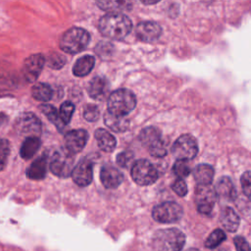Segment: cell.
I'll return each mask as SVG.
<instances>
[{
  "label": "cell",
  "mask_w": 251,
  "mask_h": 251,
  "mask_svg": "<svg viewBox=\"0 0 251 251\" xmlns=\"http://www.w3.org/2000/svg\"><path fill=\"white\" fill-rule=\"evenodd\" d=\"M100 32L111 39H122L131 30L132 24L129 18L123 14H107L99 20Z\"/></svg>",
  "instance_id": "cell-1"
},
{
  "label": "cell",
  "mask_w": 251,
  "mask_h": 251,
  "mask_svg": "<svg viewBox=\"0 0 251 251\" xmlns=\"http://www.w3.org/2000/svg\"><path fill=\"white\" fill-rule=\"evenodd\" d=\"M184 244V233L175 227L159 229L152 237L154 251H180Z\"/></svg>",
  "instance_id": "cell-2"
},
{
  "label": "cell",
  "mask_w": 251,
  "mask_h": 251,
  "mask_svg": "<svg viewBox=\"0 0 251 251\" xmlns=\"http://www.w3.org/2000/svg\"><path fill=\"white\" fill-rule=\"evenodd\" d=\"M136 106V97L133 92L128 89L121 88L113 91L108 99V112L126 116L129 114Z\"/></svg>",
  "instance_id": "cell-3"
},
{
  "label": "cell",
  "mask_w": 251,
  "mask_h": 251,
  "mask_svg": "<svg viewBox=\"0 0 251 251\" xmlns=\"http://www.w3.org/2000/svg\"><path fill=\"white\" fill-rule=\"evenodd\" d=\"M90 40L87 30L81 27H72L61 37L60 48L69 54L79 53L85 49Z\"/></svg>",
  "instance_id": "cell-4"
},
{
  "label": "cell",
  "mask_w": 251,
  "mask_h": 251,
  "mask_svg": "<svg viewBox=\"0 0 251 251\" xmlns=\"http://www.w3.org/2000/svg\"><path fill=\"white\" fill-rule=\"evenodd\" d=\"M140 142L148 148L149 153L153 157L162 158L167 155V149L162 139L160 130L155 126L143 128L139 133Z\"/></svg>",
  "instance_id": "cell-5"
},
{
  "label": "cell",
  "mask_w": 251,
  "mask_h": 251,
  "mask_svg": "<svg viewBox=\"0 0 251 251\" xmlns=\"http://www.w3.org/2000/svg\"><path fill=\"white\" fill-rule=\"evenodd\" d=\"M159 174L154 165L149 161L140 159L131 167V177L139 185H150L158 179Z\"/></svg>",
  "instance_id": "cell-6"
},
{
  "label": "cell",
  "mask_w": 251,
  "mask_h": 251,
  "mask_svg": "<svg viewBox=\"0 0 251 251\" xmlns=\"http://www.w3.org/2000/svg\"><path fill=\"white\" fill-rule=\"evenodd\" d=\"M183 215V210L179 204L168 201L155 206L152 210V217L155 221L163 224L176 223Z\"/></svg>",
  "instance_id": "cell-7"
},
{
  "label": "cell",
  "mask_w": 251,
  "mask_h": 251,
  "mask_svg": "<svg viewBox=\"0 0 251 251\" xmlns=\"http://www.w3.org/2000/svg\"><path fill=\"white\" fill-rule=\"evenodd\" d=\"M172 153L176 160L187 161L193 159L198 153L196 139L190 134L180 135L173 144Z\"/></svg>",
  "instance_id": "cell-8"
},
{
  "label": "cell",
  "mask_w": 251,
  "mask_h": 251,
  "mask_svg": "<svg viewBox=\"0 0 251 251\" xmlns=\"http://www.w3.org/2000/svg\"><path fill=\"white\" fill-rule=\"evenodd\" d=\"M15 128L21 135L26 137H38L41 132V124L34 114L25 112L17 118Z\"/></svg>",
  "instance_id": "cell-9"
},
{
  "label": "cell",
  "mask_w": 251,
  "mask_h": 251,
  "mask_svg": "<svg viewBox=\"0 0 251 251\" xmlns=\"http://www.w3.org/2000/svg\"><path fill=\"white\" fill-rule=\"evenodd\" d=\"M217 200L215 189L210 185H197L195 189V203L197 211L203 215H210Z\"/></svg>",
  "instance_id": "cell-10"
},
{
  "label": "cell",
  "mask_w": 251,
  "mask_h": 251,
  "mask_svg": "<svg viewBox=\"0 0 251 251\" xmlns=\"http://www.w3.org/2000/svg\"><path fill=\"white\" fill-rule=\"evenodd\" d=\"M73 155L67 152L65 149L63 151L56 152L50 161V171L53 175L59 177H68L73 171Z\"/></svg>",
  "instance_id": "cell-11"
},
{
  "label": "cell",
  "mask_w": 251,
  "mask_h": 251,
  "mask_svg": "<svg viewBox=\"0 0 251 251\" xmlns=\"http://www.w3.org/2000/svg\"><path fill=\"white\" fill-rule=\"evenodd\" d=\"M44 64L45 58L42 54H32L27 57L23 65V74L25 78L28 82L35 81L39 76Z\"/></svg>",
  "instance_id": "cell-12"
},
{
  "label": "cell",
  "mask_w": 251,
  "mask_h": 251,
  "mask_svg": "<svg viewBox=\"0 0 251 251\" xmlns=\"http://www.w3.org/2000/svg\"><path fill=\"white\" fill-rule=\"evenodd\" d=\"M87 131L84 129H73L65 135V150L74 155L83 149L87 141Z\"/></svg>",
  "instance_id": "cell-13"
},
{
  "label": "cell",
  "mask_w": 251,
  "mask_h": 251,
  "mask_svg": "<svg viewBox=\"0 0 251 251\" xmlns=\"http://www.w3.org/2000/svg\"><path fill=\"white\" fill-rule=\"evenodd\" d=\"M72 177L75 184L80 187L87 186L92 181V164L88 159H82L73 169Z\"/></svg>",
  "instance_id": "cell-14"
},
{
  "label": "cell",
  "mask_w": 251,
  "mask_h": 251,
  "mask_svg": "<svg viewBox=\"0 0 251 251\" xmlns=\"http://www.w3.org/2000/svg\"><path fill=\"white\" fill-rule=\"evenodd\" d=\"M135 34L143 42H153L162 34V28L157 23L142 22L136 25Z\"/></svg>",
  "instance_id": "cell-15"
},
{
  "label": "cell",
  "mask_w": 251,
  "mask_h": 251,
  "mask_svg": "<svg viewBox=\"0 0 251 251\" xmlns=\"http://www.w3.org/2000/svg\"><path fill=\"white\" fill-rule=\"evenodd\" d=\"M101 182L106 188L114 189L120 186L124 180V175L121 171L111 165H105L100 171Z\"/></svg>",
  "instance_id": "cell-16"
},
{
  "label": "cell",
  "mask_w": 251,
  "mask_h": 251,
  "mask_svg": "<svg viewBox=\"0 0 251 251\" xmlns=\"http://www.w3.org/2000/svg\"><path fill=\"white\" fill-rule=\"evenodd\" d=\"M109 89V83L106 78L101 76L94 77L88 85L89 96L94 100H102L106 97Z\"/></svg>",
  "instance_id": "cell-17"
},
{
  "label": "cell",
  "mask_w": 251,
  "mask_h": 251,
  "mask_svg": "<svg viewBox=\"0 0 251 251\" xmlns=\"http://www.w3.org/2000/svg\"><path fill=\"white\" fill-rule=\"evenodd\" d=\"M104 123L115 132H124L129 126V120L126 116L114 115L108 111L104 114Z\"/></svg>",
  "instance_id": "cell-18"
},
{
  "label": "cell",
  "mask_w": 251,
  "mask_h": 251,
  "mask_svg": "<svg viewBox=\"0 0 251 251\" xmlns=\"http://www.w3.org/2000/svg\"><path fill=\"white\" fill-rule=\"evenodd\" d=\"M47 169V157L46 155H41L35 159L31 165L26 170V176L30 179L40 180L43 179L46 176Z\"/></svg>",
  "instance_id": "cell-19"
},
{
  "label": "cell",
  "mask_w": 251,
  "mask_h": 251,
  "mask_svg": "<svg viewBox=\"0 0 251 251\" xmlns=\"http://www.w3.org/2000/svg\"><path fill=\"white\" fill-rule=\"evenodd\" d=\"M221 223L228 232H235L239 226L240 219L230 207H226L221 214Z\"/></svg>",
  "instance_id": "cell-20"
},
{
  "label": "cell",
  "mask_w": 251,
  "mask_h": 251,
  "mask_svg": "<svg viewBox=\"0 0 251 251\" xmlns=\"http://www.w3.org/2000/svg\"><path fill=\"white\" fill-rule=\"evenodd\" d=\"M94 135L97 140V144L102 151L111 152L115 149L116 138L108 130L104 128H98L96 129Z\"/></svg>",
  "instance_id": "cell-21"
},
{
  "label": "cell",
  "mask_w": 251,
  "mask_h": 251,
  "mask_svg": "<svg viewBox=\"0 0 251 251\" xmlns=\"http://www.w3.org/2000/svg\"><path fill=\"white\" fill-rule=\"evenodd\" d=\"M193 176L198 185H210L214 177V169L208 164H200L194 169Z\"/></svg>",
  "instance_id": "cell-22"
},
{
  "label": "cell",
  "mask_w": 251,
  "mask_h": 251,
  "mask_svg": "<svg viewBox=\"0 0 251 251\" xmlns=\"http://www.w3.org/2000/svg\"><path fill=\"white\" fill-rule=\"evenodd\" d=\"M214 189L217 194V197L221 196V197H224V198H226L229 200H232L235 198L236 190L234 189L231 179L227 176L221 177L218 180L216 187Z\"/></svg>",
  "instance_id": "cell-23"
},
{
  "label": "cell",
  "mask_w": 251,
  "mask_h": 251,
  "mask_svg": "<svg viewBox=\"0 0 251 251\" xmlns=\"http://www.w3.org/2000/svg\"><path fill=\"white\" fill-rule=\"evenodd\" d=\"M94 57L91 55H85L76 60L73 67V73L75 76L87 75L94 67Z\"/></svg>",
  "instance_id": "cell-24"
},
{
  "label": "cell",
  "mask_w": 251,
  "mask_h": 251,
  "mask_svg": "<svg viewBox=\"0 0 251 251\" xmlns=\"http://www.w3.org/2000/svg\"><path fill=\"white\" fill-rule=\"evenodd\" d=\"M41 145L40 139L38 137H26L23 142L20 150V155L23 159L28 160L32 158L38 151Z\"/></svg>",
  "instance_id": "cell-25"
},
{
  "label": "cell",
  "mask_w": 251,
  "mask_h": 251,
  "mask_svg": "<svg viewBox=\"0 0 251 251\" xmlns=\"http://www.w3.org/2000/svg\"><path fill=\"white\" fill-rule=\"evenodd\" d=\"M31 95L34 99L38 101L47 102L52 98L53 90L49 84L44 82H38L32 86Z\"/></svg>",
  "instance_id": "cell-26"
},
{
  "label": "cell",
  "mask_w": 251,
  "mask_h": 251,
  "mask_svg": "<svg viewBox=\"0 0 251 251\" xmlns=\"http://www.w3.org/2000/svg\"><path fill=\"white\" fill-rule=\"evenodd\" d=\"M96 5L101 10L110 12V14H116L130 8V3L126 1H97Z\"/></svg>",
  "instance_id": "cell-27"
},
{
  "label": "cell",
  "mask_w": 251,
  "mask_h": 251,
  "mask_svg": "<svg viewBox=\"0 0 251 251\" xmlns=\"http://www.w3.org/2000/svg\"><path fill=\"white\" fill-rule=\"evenodd\" d=\"M39 109L48 118V120L57 126L58 130L62 131L65 125L61 121V119L59 117V113L57 112V110L52 105H49V104H41L39 106Z\"/></svg>",
  "instance_id": "cell-28"
},
{
  "label": "cell",
  "mask_w": 251,
  "mask_h": 251,
  "mask_svg": "<svg viewBox=\"0 0 251 251\" xmlns=\"http://www.w3.org/2000/svg\"><path fill=\"white\" fill-rule=\"evenodd\" d=\"M226 239V235L225 231L222 230L221 228H217L210 233V235L205 240L204 245L208 249H214L218 247L220 244H222Z\"/></svg>",
  "instance_id": "cell-29"
},
{
  "label": "cell",
  "mask_w": 251,
  "mask_h": 251,
  "mask_svg": "<svg viewBox=\"0 0 251 251\" xmlns=\"http://www.w3.org/2000/svg\"><path fill=\"white\" fill-rule=\"evenodd\" d=\"M74 111H75V106L70 101H66L61 105L60 111H59V117L64 125H67L70 123L71 118L74 114Z\"/></svg>",
  "instance_id": "cell-30"
},
{
  "label": "cell",
  "mask_w": 251,
  "mask_h": 251,
  "mask_svg": "<svg viewBox=\"0 0 251 251\" xmlns=\"http://www.w3.org/2000/svg\"><path fill=\"white\" fill-rule=\"evenodd\" d=\"M173 172L176 176H178V178L186 177L190 174V167L187 164L186 161L182 160H176L173 167Z\"/></svg>",
  "instance_id": "cell-31"
},
{
  "label": "cell",
  "mask_w": 251,
  "mask_h": 251,
  "mask_svg": "<svg viewBox=\"0 0 251 251\" xmlns=\"http://www.w3.org/2000/svg\"><path fill=\"white\" fill-rule=\"evenodd\" d=\"M10 142L7 139H0V171L4 170L7 165L11 151Z\"/></svg>",
  "instance_id": "cell-32"
},
{
  "label": "cell",
  "mask_w": 251,
  "mask_h": 251,
  "mask_svg": "<svg viewBox=\"0 0 251 251\" xmlns=\"http://www.w3.org/2000/svg\"><path fill=\"white\" fill-rule=\"evenodd\" d=\"M99 109L94 104H88L83 108V118L88 122H95L99 118Z\"/></svg>",
  "instance_id": "cell-33"
},
{
  "label": "cell",
  "mask_w": 251,
  "mask_h": 251,
  "mask_svg": "<svg viewBox=\"0 0 251 251\" xmlns=\"http://www.w3.org/2000/svg\"><path fill=\"white\" fill-rule=\"evenodd\" d=\"M66 63V58L59 53H52L47 59V65L52 69H60Z\"/></svg>",
  "instance_id": "cell-34"
},
{
  "label": "cell",
  "mask_w": 251,
  "mask_h": 251,
  "mask_svg": "<svg viewBox=\"0 0 251 251\" xmlns=\"http://www.w3.org/2000/svg\"><path fill=\"white\" fill-rule=\"evenodd\" d=\"M114 50V45L108 41H101L96 46V53L101 57H109L112 55Z\"/></svg>",
  "instance_id": "cell-35"
},
{
  "label": "cell",
  "mask_w": 251,
  "mask_h": 251,
  "mask_svg": "<svg viewBox=\"0 0 251 251\" xmlns=\"http://www.w3.org/2000/svg\"><path fill=\"white\" fill-rule=\"evenodd\" d=\"M133 159V154L130 151H123L121 152L118 156H117V164L122 167V168H126L127 167L131 161Z\"/></svg>",
  "instance_id": "cell-36"
},
{
  "label": "cell",
  "mask_w": 251,
  "mask_h": 251,
  "mask_svg": "<svg viewBox=\"0 0 251 251\" xmlns=\"http://www.w3.org/2000/svg\"><path fill=\"white\" fill-rule=\"evenodd\" d=\"M172 189L180 197L185 196L187 193V185L185 181L181 178H177L173 182Z\"/></svg>",
  "instance_id": "cell-37"
},
{
  "label": "cell",
  "mask_w": 251,
  "mask_h": 251,
  "mask_svg": "<svg viewBox=\"0 0 251 251\" xmlns=\"http://www.w3.org/2000/svg\"><path fill=\"white\" fill-rule=\"evenodd\" d=\"M240 182H241V186H242V190L245 194L246 197H250V172L247 171L245 172L240 178Z\"/></svg>",
  "instance_id": "cell-38"
},
{
  "label": "cell",
  "mask_w": 251,
  "mask_h": 251,
  "mask_svg": "<svg viewBox=\"0 0 251 251\" xmlns=\"http://www.w3.org/2000/svg\"><path fill=\"white\" fill-rule=\"evenodd\" d=\"M234 245L237 251H250V246L247 240L242 236H235L233 238Z\"/></svg>",
  "instance_id": "cell-39"
},
{
  "label": "cell",
  "mask_w": 251,
  "mask_h": 251,
  "mask_svg": "<svg viewBox=\"0 0 251 251\" xmlns=\"http://www.w3.org/2000/svg\"><path fill=\"white\" fill-rule=\"evenodd\" d=\"M158 1H153V2H151V1H142V3L143 4H146V5H151V4H156Z\"/></svg>",
  "instance_id": "cell-40"
},
{
  "label": "cell",
  "mask_w": 251,
  "mask_h": 251,
  "mask_svg": "<svg viewBox=\"0 0 251 251\" xmlns=\"http://www.w3.org/2000/svg\"><path fill=\"white\" fill-rule=\"evenodd\" d=\"M186 251H200V250L195 249V248H190V249H188V250H186Z\"/></svg>",
  "instance_id": "cell-41"
},
{
  "label": "cell",
  "mask_w": 251,
  "mask_h": 251,
  "mask_svg": "<svg viewBox=\"0 0 251 251\" xmlns=\"http://www.w3.org/2000/svg\"><path fill=\"white\" fill-rule=\"evenodd\" d=\"M3 120H4V116H3V115H0V125H1V124H2V123H1V122H2V121H3Z\"/></svg>",
  "instance_id": "cell-42"
}]
</instances>
